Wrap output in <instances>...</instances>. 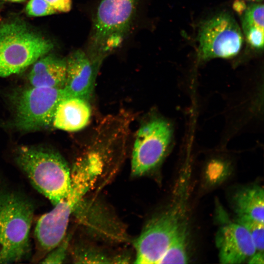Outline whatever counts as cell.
I'll list each match as a JSON object with an SVG mask.
<instances>
[{
  "instance_id": "6da1fadb",
  "label": "cell",
  "mask_w": 264,
  "mask_h": 264,
  "mask_svg": "<svg viewBox=\"0 0 264 264\" xmlns=\"http://www.w3.org/2000/svg\"><path fill=\"white\" fill-rule=\"evenodd\" d=\"M103 161L97 152L83 155L74 163L71 172V189L68 196L42 215L34 235L39 249L48 253L64 239L69 220L102 172Z\"/></svg>"
},
{
  "instance_id": "7a4b0ae2",
  "label": "cell",
  "mask_w": 264,
  "mask_h": 264,
  "mask_svg": "<svg viewBox=\"0 0 264 264\" xmlns=\"http://www.w3.org/2000/svg\"><path fill=\"white\" fill-rule=\"evenodd\" d=\"M15 160L32 185L54 206L66 198L71 189V172L58 152L43 147L22 146Z\"/></svg>"
},
{
  "instance_id": "3957f363",
  "label": "cell",
  "mask_w": 264,
  "mask_h": 264,
  "mask_svg": "<svg viewBox=\"0 0 264 264\" xmlns=\"http://www.w3.org/2000/svg\"><path fill=\"white\" fill-rule=\"evenodd\" d=\"M34 211L33 203L22 195L0 191V264L18 262L28 256Z\"/></svg>"
},
{
  "instance_id": "277c9868",
  "label": "cell",
  "mask_w": 264,
  "mask_h": 264,
  "mask_svg": "<svg viewBox=\"0 0 264 264\" xmlns=\"http://www.w3.org/2000/svg\"><path fill=\"white\" fill-rule=\"evenodd\" d=\"M139 0H101L89 37L88 55L96 65L119 46L130 30Z\"/></svg>"
},
{
  "instance_id": "5b68a950",
  "label": "cell",
  "mask_w": 264,
  "mask_h": 264,
  "mask_svg": "<svg viewBox=\"0 0 264 264\" xmlns=\"http://www.w3.org/2000/svg\"><path fill=\"white\" fill-rule=\"evenodd\" d=\"M53 47L51 41L24 22L2 24L0 26V77L19 73Z\"/></svg>"
},
{
  "instance_id": "8992f818",
  "label": "cell",
  "mask_w": 264,
  "mask_h": 264,
  "mask_svg": "<svg viewBox=\"0 0 264 264\" xmlns=\"http://www.w3.org/2000/svg\"><path fill=\"white\" fill-rule=\"evenodd\" d=\"M198 58L207 60L236 56L242 48L243 37L232 15L223 12L203 22L198 30Z\"/></svg>"
},
{
  "instance_id": "52a82bcc",
  "label": "cell",
  "mask_w": 264,
  "mask_h": 264,
  "mask_svg": "<svg viewBox=\"0 0 264 264\" xmlns=\"http://www.w3.org/2000/svg\"><path fill=\"white\" fill-rule=\"evenodd\" d=\"M66 97L63 88L32 87L22 91L15 103L16 127L25 132L49 127L58 105Z\"/></svg>"
},
{
  "instance_id": "ba28073f",
  "label": "cell",
  "mask_w": 264,
  "mask_h": 264,
  "mask_svg": "<svg viewBox=\"0 0 264 264\" xmlns=\"http://www.w3.org/2000/svg\"><path fill=\"white\" fill-rule=\"evenodd\" d=\"M172 130L161 119H154L138 131L133 145L131 173L134 176L144 175L161 161L170 144Z\"/></svg>"
},
{
  "instance_id": "9c48e42d",
  "label": "cell",
  "mask_w": 264,
  "mask_h": 264,
  "mask_svg": "<svg viewBox=\"0 0 264 264\" xmlns=\"http://www.w3.org/2000/svg\"><path fill=\"white\" fill-rule=\"evenodd\" d=\"M179 221L176 208L149 221L135 242V263L158 264L181 224Z\"/></svg>"
},
{
  "instance_id": "30bf717a",
  "label": "cell",
  "mask_w": 264,
  "mask_h": 264,
  "mask_svg": "<svg viewBox=\"0 0 264 264\" xmlns=\"http://www.w3.org/2000/svg\"><path fill=\"white\" fill-rule=\"evenodd\" d=\"M216 243L222 264L242 263L257 252L248 231L238 222L223 226L217 233Z\"/></svg>"
},
{
  "instance_id": "8fae6325",
  "label": "cell",
  "mask_w": 264,
  "mask_h": 264,
  "mask_svg": "<svg viewBox=\"0 0 264 264\" xmlns=\"http://www.w3.org/2000/svg\"><path fill=\"white\" fill-rule=\"evenodd\" d=\"M66 60V77L63 89L66 97L86 100L90 96L96 66L81 49L72 52Z\"/></svg>"
},
{
  "instance_id": "7c38bea8",
  "label": "cell",
  "mask_w": 264,
  "mask_h": 264,
  "mask_svg": "<svg viewBox=\"0 0 264 264\" xmlns=\"http://www.w3.org/2000/svg\"><path fill=\"white\" fill-rule=\"evenodd\" d=\"M91 116L87 100L75 96L64 98L56 109L52 125L56 129L76 132L85 128Z\"/></svg>"
},
{
  "instance_id": "4fadbf2b",
  "label": "cell",
  "mask_w": 264,
  "mask_h": 264,
  "mask_svg": "<svg viewBox=\"0 0 264 264\" xmlns=\"http://www.w3.org/2000/svg\"><path fill=\"white\" fill-rule=\"evenodd\" d=\"M46 54L33 64L28 75L29 82L34 87L63 88L66 77V60Z\"/></svg>"
},
{
  "instance_id": "5bb4252c",
  "label": "cell",
  "mask_w": 264,
  "mask_h": 264,
  "mask_svg": "<svg viewBox=\"0 0 264 264\" xmlns=\"http://www.w3.org/2000/svg\"><path fill=\"white\" fill-rule=\"evenodd\" d=\"M234 205L238 217L264 223V192L260 186H251L239 191L234 197Z\"/></svg>"
},
{
  "instance_id": "9a60e30c",
  "label": "cell",
  "mask_w": 264,
  "mask_h": 264,
  "mask_svg": "<svg viewBox=\"0 0 264 264\" xmlns=\"http://www.w3.org/2000/svg\"><path fill=\"white\" fill-rule=\"evenodd\" d=\"M186 228L181 224L158 264L187 263L188 257L186 250Z\"/></svg>"
},
{
  "instance_id": "2e32d148",
  "label": "cell",
  "mask_w": 264,
  "mask_h": 264,
  "mask_svg": "<svg viewBox=\"0 0 264 264\" xmlns=\"http://www.w3.org/2000/svg\"><path fill=\"white\" fill-rule=\"evenodd\" d=\"M237 222L243 225L248 231L257 252H264V223L253 219L238 217Z\"/></svg>"
},
{
  "instance_id": "e0dca14e",
  "label": "cell",
  "mask_w": 264,
  "mask_h": 264,
  "mask_svg": "<svg viewBox=\"0 0 264 264\" xmlns=\"http://www.w3.org/2000/svg\"><path fill=\"white\" fill-rule=\"evenodd\" d=\"M74 260L76 263H110V260L104 254L95 248L87 247L76 249Z\"/></svg>"
},
{
  "instance_id": "ac0fdd59",
  "label": "cell",
  "mask_w": 264,
  "mask_h": 264,
  "mask_svg": "<svg viewBox=\"0 0 264 264\" xmlns=\"http://www.w3.org/2000/svg\"><path fill=\"white\" fill-rule=\"evenodd\" d=\"M242 24L264 29V5L255 3L246 8L242 18Z\"/></svg>"
},
{
  "instance_id": "d6986e66",
  "label": "cell",
  "mask_w": 264,
  "mask_h": 264,
  "mask_svg": "<svg viewBox=\"0 0 264 264\" xmlns=\"http://www.w3.org/2000/svg\"><path fill=\"white\" fill-rule=\"evenodd\" d=\"M242 29L249 44L256 49L264 48V29L253 25L242 24Z\"/></svg>"
},
{
  "instance_id": "ffe728a7",
  "label": "cell",
  "mask_w": 264,
  "mask_h": 264,
  "mask_svg": "<svg viewBox=\"0 0 264 264\" xmlns=\"http://www.w3.org/2000/svg\"><path fill=\"white\" fill-rule=\"evenodd\" d=\"M25 11L31 17H41L57 13L45 0H30Z\"/></svg>"
},
{
  "instance_id": "44dd1931",
  "label": "cell",
  "mask_w": 264,
  "mask_h": 264,
  "mask_svg": "<svg viewBox=\"0 0 264 264\" xmlns=\"http://www.w3.org/2000/svg\"><path fill=\"white\" fill-rule=\"evenodd\" d=\"M69 238H65L54 249L49 252L48 255L42 261L41 263L60 264L64 261L68 246Z\"/></svg>"
},
{
  "instance_id": "7402d4cb",
  "label": "cell",
  "mask_w": 264,
  "mask_h": 264,
  "mask_svg": "<svg viewBox=\"0 0 264 264\" xmlns=\"http://www.w3.org/2000/svg\"><path fill=\"white\" fill-rule=\"evenodd\" d=\"M57 13L69 12L72 7L71 0H45Z\"/></svg>"
},
{
  "instance_id": "603a6c76",
  "label": "cell",
  "mask_w": 264,
  "mask_h": 264,
  "mask_svg": "<svg viewBox=\"0 0 264 264\" xmlns=\"http://www.w3.org/2000/svg\"><path fill=\"white\" fill-rule=\"evenodd\" d=\"M250 264H264V252H256L250 259Z\"/></svg>"
},
{
  "instance_id": "cb8c5ba5",
  "label": "cell",
  "mask_w": 264,
  "mask_h": 264,
  "mask_svg": "<svg viewBox=\"0 0 264 264\" xmlns=\"http://www.w3.org/2000/svg\"><path fill=\"white\" fill-rule=\"evenodd\" d=\"M233 7L238 13H242L246 9L245 3L241 1H237L234 2Z\"/></svg>"
},
{
  "instance_id": "d4e9b609",
  "label": "cell",
  "mask_w": 264,
  "mask_h": 264,
  "mask_svg": "<svg viewBox=\"0 0 264 264\" xmlns=\"http://www.w3.org/2000/svg\"><path fill=\"white\" fill-rule=\"evenodd\" d=\"M4 0L11 1V2H19L24 1L25 0Z\"/></svg>"
},
{
  "instance_id": "484cf974",
  "label": "cell",
  "mask_w": 264,
  "mask_h": 264,
  "mask_svg": "<svg viewBox=\"0 0 264 264\" xmlns=\"http://www.w3.org/2000/svg\"><path fill=\"white\" fill-rule=\"evenodd\" d=\"M252 0V1H254L259 2V1H262L263 0Z\"/></svg>"
}]
</instances>
